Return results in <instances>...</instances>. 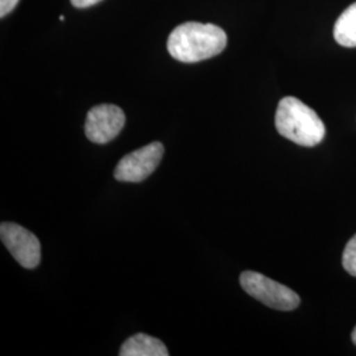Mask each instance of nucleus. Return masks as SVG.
Masks as SVG:
<instances>
[{
  "label": "nucleus",
  "instance_id": "nucleus-1",
  "mask_svg": "<svg viewBox=\"0 0 356 356\" xmlns=\"http://www.w3.org/2000/svg\"><path fill=\"white\" fill-rule=\"evenodd\" d=\"M227 45V35L220 26L189 22L172 31L168 51L179 63L193 64L218 56Z\"/></svg>",
  "mask_w": 356,
  "mask_h": 356
},
{
  "label": "nucleus",
  "instance_id": "nucleus-2",
  "mask_svg": "<svg viewBox=\"0 0 356 356\" xmlns=\"http://www.w3.org/2000/svg\"><path fill=\"white\" fill-rule=\"evenodd\" d=\"M275 123L281 136L302 147L317 145L326 134L325 124L317 113L294 97L281 99Z\"/></svg>",
  "mask_w": 356,
  "mask_h": 356
},
{
  "label": "nucleus",
  "instance_id": "nucleus-3",
  "mask_svg": "<svg viewBox=\"0 0 356 356\" xmlns=\"http://www.w3.org/2000/svg\"><path fill=\"white\" fill-rule=\"evenodd\" d=\"M241 285L244 292L248 293L257 301L276 310L291 312L300 305V296L291 288L277 281L270 280L267 276L247 270L241 275Z\"/></svg>",
  "mask_w": 356,
  "mask_h": 356
},
{
  "label": "nucleus",
  "instance_id": "nucleus-4",
  "mask_svg": "<svg viewBox=\"0 0 356 356\" xmlns=\"http://www.w3.org/2000/svg\"><path fill=\"white\" fill-rule=\"evenodd\" d=\"M164 156V145L151 143L126 154L115 168L114 177L120 182H141L149 177Z\"/></svg>",
  "mask_w": 356,
  "mask_h": 356
},
{
  "label": "nucleus",
  "instance_id": "nucleus-5",
  "mask_svg": "<svg viewBox=\"0 0 356 356\" xmlns=\"http://www.w3.org/2000/svg\"><path fill=\"white\" fill-rule=\"evenodd\" d=\"M0 238L22 267L33 269L41 260V245L36 235L16 223H1Z\"/></svg>",
  "mask_w": 356,
  "mask_h": 356
},
{
  "label": "nucleus",
  "instance_id": "nucleus-6",
  "mask_svg": "<svg viewBox=\"0 0 356 356\" xmlns=\"http://www.w3.org/2000/svg\"><path fill=\"white\" fill-rule=\"evenodd\" d=\"M126 123L123 110L115 104H99L88 113L85 132L90 141L106 144L114 140Z\"/></svg>",
  "mask_w": 356,
  "mask_h": 356
},
{
  "label": "nucleus",
  "instance_id": "nucleus-7",
  "mask_svg": "<svg viewBox=\"0 0 356 356\" xmlns=\"http://www.w3.org/2000/svg\"><path fill=\"white\" fill-rule=\"evenodd\" d=\"M120 356H168V348L160 339L147 334L128 338L120 348Z\"/></svg>",
  "mask_w": 356,
  "mask_h": 356
},
{
  "label": "nucleus",
  "instance_id": "nucleus-8",
  "mask_svg": "<svg viewBox=\"0 0 356 356\" xmlns=\"http://www.w3.org/2000/svg\"><path fill=\"white\" fill-rule=\"evenodd\" d=\"M335 41L346 48H356V3L339 16L334 26Z\"/></svg>",
  "mask_w": 356,
  "mask_h": 356
},
{
  "label": "nucleus",
  "instance_id": "nucleus-9",
  "mask_svg": "<svg viewBox=\"0 0 356 356\" xmlns=\"http://www.w3.org/2000/svg\"><path fill=\"white\" fill-rule=\"evenodd\" d=\"M343 267L351 276L356 277V235L347 243L343 251Z\"/></svg>",
  "mask_w": 356,
  "mask_h": 356
},
{
  "label": "nucleus",
  "instance_id": "nucleus-10",
  "mask_svg": "<svg viewBox=\"0 0 356 356\" xmlns=\"http://www.w3.org/2000/svg\"><path fill=\"white\" fill-rule=\"evenodd\" d=\"M19 0H0V16L4 17L6 15L13 11V8L17 6Z\"/></svg>",
  "mask_w": 356,
  "mask_h": 356
},
{
  "label": "nucleus",
  "instance_id": "nucleus-11",
  "mask_svg": "<svg viewBox=\"0 0 356 356\" xmlns=\"http://www.w3.org/2000/svg\"><path fill=\"white\" fill-rule=\"evenodd\" d=\"M101 0H72V4L76 8H86L90 6H94L97 3H99Z\"/></svg>",
  "mask_w": 356,
  "mask_h": 356
},
{
  "label": "nucleus",
  "instance_id": "nucleus-12",
  "mask_svg": "<svg viewBox=\"0 0 356 356\" xmlns=\"http://www.w3.org/2000/svg\"><path fill=\"white\" fill-rule=\"evenodd\" d=\"M353 342L356 344V326L354 331H353Z\"/></svg>",
  "mask_w": 356,
  "mask_h": 356
}]
</instances>
